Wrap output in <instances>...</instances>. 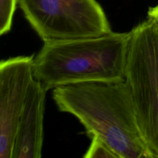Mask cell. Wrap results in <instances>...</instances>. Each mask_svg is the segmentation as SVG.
I'll use <instances>...</instances> for the list:
<instances>
[{
	"label": "cell",
	"mask_w": 158,
	"mask_h": 158,
	"mask_svg": "<svg viewBox=\"0 0 158 158\" xmlns=\"http://www.w3.org/2000/svg\"><path fill=\"white\" fill-rule=\"evenodd\" d=\"M18 0H0V35L8 33L12 29L13 15Z\"/></svg>",
	"instance_id": "cell-8"
},
{
	"label": "cell",
	"mask_w": 158,
	"mask_h": 158,
	"mask_svg": "<svg viewBox=\"0 0 158 158\" xmlns=\"http://www.w3.org/2000/svg\"><path fill=\"white\" fill-rule=\"evenodd\" d=\"M18 4L43 42L96 37L112 32L97 0H18Z\"/></svg>",
	"instance_id": "cell-4"
},
{
	"label": "cell",
	"mask_w": 158,
	"mask_h": 158,
	"mask_svg": "<svg viewBox=\"0 0 158 158\" xmlns=\"http://www.w3.org/2000/svg\"><path fill=\"white\" fill-rule=\"evenodd\" d=\"M126 82L142 137L158 158V34L147 18L131 31Z\"/></svg>",
	"instance_id": "cell-3"
},
{
	"label": "cell",
	"mask_w": 158,
	"mask_h": 158,
	"mask_svg": "<svg viewBox=\"0 0 158 158\" xmlns=\"http://www.w3.org/2000/svg\"><path fill=\"white\" fill-rule=\"evenodd\" d=\"M131 32L45 41L33 61V77L47 90L86 82H121Z\"/></svg>",
	"instance_id": "cell-2"
},
{
	"label": "cell",
	"mask_w": 158,
	"mask_h": 158,
	"mask_svg": "<svg viewBox=\"0 0 158 158\" xmlns=\"http://www.w3.org/2000/svg\"><path fill=\"white\" fill-rule=\"evenodd\" d=\"M47 89L33 79L16 130L12 158H40L43 144V119Z\"/></svg>",
	"instance_id": "cell-6"
},
{
	"label": "cell",
	"mask_w": 158,
	"mask_h": 158,
	"mask_svg": "<svg viewBox=\"0 0 158 158\" xmlns=\"http://www.w3.org/2000/svg\"><path fill=\"white\" fill-rule=\"evenodd\" d=\"M33 61V56H23L0 63V158H12L19 122L34 79Z\"/></svg>",
	"instance_id": "cell-5"
},
{
	"label": "cell",
	"mask_w": 158,
	"mask_h": 158,
	"mask_svg": "<svg viewBox=\"0 0 158 158\" xmlns=\"http://www.w3.org/2000/svg\"><path fill=\"white\" fill-rule=\"evenodd\" d=\"M148 19L152 22L158 34V5L149 8L148 12Z\"/></svg>",
	"instance_id": "cell-9"
},
{
	"label": "cell",
	"mask_w": 158,
	"mask_h": 158,
	"mask_svg": "<svg viewBox=\"0 0 158 158\" xmlns=\"http://www.w3.org/2000/svg\"><path fill=\"white\" fill-rule=\"evenodd\" d=\"M52 99L59 110L77 117L89 135L100 137L120 158H153L139 130L126 80L59 86Z\"/></svg>",
	"instance_id": "cell-1"
},
{
	"label": "cell",
	"mask_w": 158,
	"mask_h": 158,
	"mask_svg": "<svg viewBox=\"0 0 158 158\" xmlns=\"http://www.w3.org/2000/svg\"><path fill=\"white\" fill-rule=\"evenodd\" d=\"M84 158H120L118 154L97 136H91V143Z\"/></svg>",
	"instance_id": "cell-7"
}]
</instances>
